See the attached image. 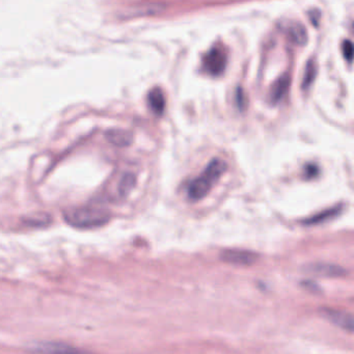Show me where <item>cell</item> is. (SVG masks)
Returning <instances> with one entry per match:
<instances>
[{
    "label": "cell",
    "instance_id": "cell-6",
    "mask_svg": "<svg viewBox=\"0 0 354 354\" xmlns=\"http://www.w3.org/2000/svg\"><path fill=\"white\" fill-rule=\"evenodd\" d=\"M34 354H88L70 345L60 343H41L32 348Z\"/></svg>",
    "mask_w": 354,
    "mask_h": 354
},
{
    "label": "cell",
    "instance_id": "cell-8",
    "mask_svg": "<svg viewBox=\"0 0 354 354\" xmlns=\"http://www.w3.org/2000/svg\"><path fill=\"white\" fill-rule=\"evenodd\" d=\"M289 86H290V78L288 74L282 75L276 82L273 84L269 94V99L271 102L278 103L284 98L285 95L288 92Z\"/></svg>",
    "mask_w": 354,
    "mask_h": 354
},
{
    "label": "cell",
    "instance_id": "cell-3",
    "mask_svg": "<svg viewBox=\"0 0 354 354\" xmlns=\"http://www.w3.org/2000/svg\"><path fill=\"white\" fill-rule=\"evenodd\" d=\"M228 56L226 50L220 45L213 46L208 50L203 58V68L211 76H220L226 70Z\"/></svg>",
    "mask_w": 354,
    "mask_h": 354
},
{
    "label": "cell",
    "instance_id": "cell-9",
    "mask_svg": "<svg viewBox=\"0 0 354 354\" xmlns=\"http://www.w3.org/2000/svg\"><path fill=\"white\" fill-rule=\"evenodd\" d=\"M107 141L117 147H126L132 143L133 137L128 131L122 129H113L105 133Z\"/></svg>",
    "mask_w": 354,
    "mask_h": 354
},
{
    "label": "cell",
    "instance_id": "cell-15",
    "mask_svg": "<svg viewBox=\"0 0 354 354\" xmlns=\"http://www.w3.org/2000/svg\"><path fill=\"white\" fill-rule=\"evenodd\" d=\"M335 214H338V209H331L329 211H325L324 213L319 214V215L315 216L313 220H309V222H323V220H327V218L331 217V216H335Z\"/></svg>",
    "mask_w": 354,
    "mask_h": 354
},
{
    "label": "cell",
    "instance_id": "cell-10",
    "mask_svg": "<svg viewBox=\"0 0 354 354\" xmlns=\"http://www.w3.org/2000/svg\"><path fill=\"white\" fill-rule=\"evenodd\" d=\"M309 271L316 274L323 275V276H340L343 274L344 270L340 267L331 264H315L311 265Z\"/></svg>",
    "mask_w": 354,
    "mask_h": 354
},
{
    "label": "cell",
    "instance_id": "cell-7",
    "mask_svg": "<svg viewBox=\"0 0 354 354\" xmlns=\"http://www.w3.org/2000/svg\"><path fill=\"white\" fill-rule=\"evenodd\" d=\"M148 105L155 115H163L165 108V98L161 88H154L148 94Z\"/></svg>",
    "mask_w": 354,
    "mask_h": 354
},
{
    "label": "cell",
    "instance_id": "cell-13",
    "mask_svg": "<svg viewBox=\"0 0 354 354\" xmlns=\"http://www.w3.org/2000/svg\"><path fill=\"white\" fill-rule=\"evenodd\" d=\"M134 185V178L131 174H127L123 177L122 181L120 183V192L125 196L127 192L130 191L131 188Z\"/></svg>",
    "mask_w": 354,
    "mask_h": 354
},
{
    "label": "cell",
    "instance_id": "cell-1",
    "mask_svg": "<svg viewBox=\"0 0 354 354\" xmlns=\"http://www.w3.org/2000/svg\"><path fill=\"white\" fill-rule=\"evenodd\" d=\"M226 169L228 165L226 161L220 158L212 159L203 173L190 182L187 187L188 198L194 202L205 198Z\"/></svg>",
    "mask_w": 354,
    "mask_h": 354
},
{
    "label": "cell",
    "instance_id": "cell-5",
    "mask_svg": "<svg viewBox=\"0 0 354 354\" xmlns=\"http://www.w3.org/2000/svg\"><path fill=\"white\" fill-rule=\"evenodd\" d=\"M322 314L323 316L335 327L346 331H354V317L349 313L339 309H324Z\"/></svg>",
    "mask_w": 354,
    "mask_h": 354
},
{
    "label": "cell",
    "instance_id": "cell-11",
    "mask_svg": "<svg viewBox=\"0 0 354 354\" xmlns=\"http://www.w3.org/2000/svg\"><path fill=\"white\" fill-rule=\"evenodd\" d=\"M288 34L295 43L303 45V44H305V42H307V30H305V26H303V24L298 23V22H292V23L289 25Z\"/></svg>",
    "mask_w": 354,
    "mask_h": 354
},
{
    "label": "cell",
    "instance_id": "cell-12",
    "mask_svg": "<svg viewBox=\"0 0 354 354\" xmlns=\"http://www.w3.org/2000/svg\"><path fill=\"white\" fill-rule=\"evenodd\" d=\"M317 62L314 60H309L305 66V73H303V86L305 88H309L313 84L314 80L317 75Z\"/></svg>",
    "mask_w": 354,
    "mask_h": 354
},
{
    "label": "cell",
    "instance_id": "cell-2",
    "mask_svg": "<svg viewBox=\"0 0 354 354\" xmlns=\"http://www.w3.org/2000/svg\"><path fill=\"white\" fill-rule=\"evenodd\" d=\"M64 220L77 228H95L104 226L110 220L108 212L99 208H74L64 213Z\"/></svg>",
    "mask_w": 354,
    "mask_h": 354
},
{
    "label": "cell",
    "instance_id": "cell-4",
    "mask_svg": "<svg viewBox=\"0 0 354 354\" xmlns=\"http://www.w3.org/2000/svg\"><path fill=\"white\" fill-rule=\"evenodd\" d=\"M222 260L228 264L250 266L257 262L258 255L250 250H228L222 252Z\"/></svg>",
    "mask_w": 354,
    "mask_h": 354
},
{
    "label": "cell",
    "instance_id": "cell-14",
    "mask_svg": "<svg viewBox=\"0 0 354 354\" xmlns=\"http://www.w3.org/2000/svg\"><path fill=\"white\" fill-rule=\"evenodd\" d=\"M343 54L346 60L351 62L354 58V44L349 40H346L343 43Z\"/></svg>",
    "mask_w": 354,
    "mask_h": 354
}]
</instances>
